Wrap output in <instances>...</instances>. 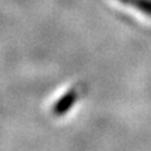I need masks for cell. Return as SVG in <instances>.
<instances>
[{
	"instance_id": "1",
	"label": "cell",
	"mask_w": 151,
	"mask_h": 151,
	"mask_svg": "<svg viewBox=\"0 0 151 151\" xmlns=\"http://www.w3.org/2000/svg\"><path fill=\"white\" fill-rule=\"evenodd\" d=\"M79 96H81V92H79L78 87H74L72 89H69V91L65 94H63V96L54 103V106L52 107L53 115L58 116V117L65 115V113L76 105V102H77Z\"/></svg>"
},
{
	"instance_id": "2",
	"label": "cell",
	"mask_w": 151,
	"mask_h": 151,
	"mask_svg": "<svg viewBox=\"0 0 151 151\" xmlns=\"http://www.w3.org/2000/svg\"><path fill=\"white\" fill-rule=\"evenodd\" d=\"M117 1L127 6H132L137 9L139 12L144 13L145 15L151 17V0H117Z\"/></svg>"
}]
</instances>
